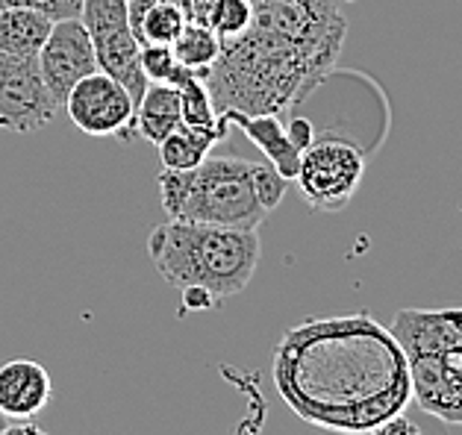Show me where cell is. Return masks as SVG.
Wrapping results in <instances>:
<instances>
[{
  "label": "cell",
  "mask_w": 462,
  "mask_h": 435,
  "mask_svg": "<svg viewBox=\"0 0 462 435\" xmlns=\"http://www.w3.org/2000/svg\"><path fill=\"white\" fill-rule=\"evenodd\" d=\"M6 427H9V418L4 415V412H0V432H4Z\"/></svg>",
  "instance_id": "f1b7e54d"
},
{
  "label": "cell",
  "mask_w": 462,
  "mask_h": 435,
  "mask_svg": "<svg viewBox=\"0 0 462 435\" xmlns=\"http://www.w3.org/2000/svg\"><path fill=\"white\" fill-rule=\"evenodd\" d=\"M218 0H191V15L189 21H198V24H207V18L212 13V6H216Z\"/></svg>",
  "instance_id": "4316f807"
},
{
  "label": "cell",
  "mask_w": 462,
  "mask_h": 435,
  "mask_svg": "<svg viewBox=\"0 0 462 435\" xmlns=\"http://www.w3.org/2000/svg\"><path fill=\"white\" fill-rule=\"evenodd\" d=\"M274 385L303 423L339 435H365L412 403L407 356L368 312L286 330L274 348Z\"/></svg>",
  "instance_id": "6da1fadb"
},
{
  "label": "cell",
  "mask_w": 462,
  "mask_h": 435,
  "mask_svg": "<svg viewBox=\"0 0 462 435\" xmlns=\"http://www.w3.org/2000/svg\"><path fill=\"white\" fill-rule=\"evenodd\" d=\"M160 200L171 221L233 230H259L268 209L256 195V162L242 156H207L191 171H160Z\"/></svg>",
  "instance_id": "5b68a950"
},
{
  "label": "cell",
  "mask_w": 462,
  "mask_h": 435,
  "mask_svg": "<svg viewBox=\"0 0 462 435\" xmlns=\"http://www.w3.org/2000/svg\"><path fill=\"white\" fill-rule=\"evenodd\" d=\"M0 6H21L42 13L51 21H65V18H80L83 0H0Z\"/></svg>",
  "instance_id": "603a6c76"
},
{
  "label": "cell",
  "mask_w": 462,
  "mask_h": 435,
  "mask_svg": "<svg viewBox=\"0 0 462 435\" xmlns=\"http://www.w3.org/2000/svg\"><path fill=\"white\" fill-rule=\"evenodd\" d=\"M221 115H227L230 124L239 127L286 180H295L298 165H300V150L289 141L280 115H245V113H233V109H227V113H221Z\"/></svg>",
  "instance_id": "7c38bea8"
},
{
  "label": "cell",
  "mask_w": 462,
  "mask_h": 435,
  "mask_svg": "<svg viewBox=\"0 0 462 435\" xmlns=\"http://www.w3.org/2000/svg\"><path fill=\"white\" fill-rule=\"evenodd\" d=\"M345 4H354V0H345Z\"/></svg>",
  "instance_id": "f546056e"
},
{
  "label": "cell",
  "mask_w": 462,
  "mask_h": 435,
  "mask_svg": "<svg viewBox=\"0 0 462 435\" xmlns=\"http://www.w3.org/2000/svg\"><path fill=\"white\" fill-rule=\"evenodd\" d=\"M371 435H448V423L419 406L415 409L407 406L398 415H392L380 427L371 430Z\"/></svg>",
  "instance_id": "d6986e66"
},
{
  "label": "cell",
  "mask_w": 462,
  "mask_h": 435,
  "mask_svg": "<svg viewBox=\"0 0 462 435\" xmlns=\"http://www.w3.org/2000/svg\"><path fill=\"white\" fill-rule=\"evenodd\" d=\"M286 136H289V141L295 144V148L303 153L310 148V144L315 141V127H312V121L310 118H303V115H295L286 124Z\"/></svg>",
  "instance_id": "cb8c5ba5"
},
{
  "label": "cell",
  "mask_w": 462,
  "mask_h": 435,
  "mask_svg": "<svg viewBox=\"0 0 462 435\" xmlns=\"http://www.w3.org/2000/svg\"><path fill=\"white\" fill-rule=\"evenodd\" d=\"M171 50H174L177 62L183 65V68L195 71L198 77H204V80H207L212 62H216L218 53H221V39L207 24H198V21H186V27L174 39Z\"/></svg>",
  "instance_id": "e0dca14e"
},
{
  "label": "cell",
  "mask_w": 462,
  "mask_h": 435,
  "mask_svg": "<svg viewBox=\"0 0 462 435\" xmlns=\"http://www.w3.org/2000/svg\"><path fill=\"white\" fill-rule=\"evenodd\" d=\"M230 127L233 124H224V127H216V130H195V127L180 124L171 136H165L160 144H156L162 168L165 171H191V168H198V165L209 156V150L230 136Z\"/></svg>",
  "instance_id": "5bb4252c"
},
{
  "label": "cell",
  "mask_w": 462,
  "mask_h": 435,
  "mask_svg": "<svg viewBox=\"0 0 462 435\" xmlns=\"http://www.w3.org/2000/svg\"><path fill=\"white\" fill-rule=\"evenodd\" d=\"M53 27L51 18L21 6H0V53L9 57H39Z\"/></svg>",
  "instance_id": "9a60e30c"
},
{
  "label": "cell",
  "mask_w": 462,
  "mask_h": 435,
  "mask_svg": "<svg viewBox=\"0 0 462 435\" xmlns=\"http://www.w3.org/2000/svg\"><path fill=\"white\" fill-rule=\"evenodd\" d=\"M168 86H177V95H180V118H183L186 127L216 130V127L230 124L227 115H221L218 109H216V104H212L204 77H198L195 71H189V68H183V65H180Z\"/></svg>",
  "instance_id": "2e32d148"
},
{
  "label": "cell",
  "mask_w": 462,
  "mask_h": 435,
  "mask_svg": "<svg viewBox=\"0 0 462 435\" xmlns=\"http://www.w3.org/2000/svg\"><path fill=\"white\" fill-rule=\"evenodd\" d=\"M186 15L180 13L177 6H168V4H160V0H153L148 6V13L142 18V27H139V48L144 44H174V39L183 32L186 27Z\"/></svg>",
  "instance_id": "ac0fdd59"
},
{
  "label": "cell",
  "mask_w": 462,
  "mask_h": 435,
  "mask_svg": "<svg viewBox=\"0 0 462 435\" xmlns=\"http://www.w3.org/2000/svg\"><path fill=\"white\" fill-rule=\"evenodd\" d=\"M36 62H39V74L44 86H48L51 97L56 100V106H62L71 88L80 83L83 77L97 71L95 48L83 27V21L80 18L53 21Z\"/></svg>",
  "instance_id": "30bf717a"
},
{
  "label": "cell",
  "mask_w": 462,
  "mask_h": 435,
  "mask_svg": "<svg viewBox=\"0 0 462 435\" xmlns=\"http://www.w3.org/2000/svg\"><path fill=\"white\" fill-rule=\"evenodd\" d=\"M365 177V153L345 139H315L300 153V165L295 180L300 186V197L315 212H342L356 197Z\"/></svg>",
  "instance_id": "8992f818"
},
{
  "label": "cell",
  "mask_w": 462,
  "mask_h": 435,
  "mask_svg": "<svg viewBox=\"0 0 462 435\" xmlns=\"http://www.w3.org/2000/svg\"><path fill=\"white\" fill-rule=\"evenodd\" d=\"M148 253L168 285L204 288L221 304L254 280L263 248L256 230L168 221L151 232Z\"/></svg>",
  "instance_id": "3957f363"
},
{
  "label": "cell",
  "mask_w": 462,
  "mask_h": 435,
  "mask_svg": "<svg viewBox=\"0 0 462 435\" xmlns=\"http://www.w3.org/2000/svg\"><path fill=\"white\" fill-rule=\"evenodd\" d=\"M60 113L39 74L36 57L0 53V130L39 132Z\"/></svg>",
  "instance_id": "9c48e42d"
},
{
  "label": "cell",
  "mask_w": 462,
  "mask_h": 435,
  "mask_svg": "<svg viewBox=\"0 0 462 435\" xmlns=\"http://www.w3.org/2000/svg\"><path fill=\"white\" fill-rule=\"evenodd\" d=\"M80 21L92 39L97 71L118 80L130 92L133 104H139L148 88V77L139 65V41L130 32L127 0H83Z\"/></svg>",
  "instance_id": "52a82bcc"
},
{
  "label": "cell",
  "mask_w": 462,
  "mask_h": 435,
  "mask_svg": "<svg viewBox=\"0 0 462 435\" xmlns=\"http://www.w3.org/2000/svg\"><path fill=\"white\" fill-rule=\"evenodd\" d=\"M0 435H48L44 432L39 423H32V421H9V427L0 432Z\"/></svg>",
  "instance_id": "484cf974"
},
{
  "label": "cell",
  "mask_w": 462,
  "mask_h": 435,
  "mask_svg": "<svg viewBox=\"0 0 462 435\" xmlns=\"http://www.w3.org/2000/svg\"><path fill=\"white\" fill-rule=\"evenodd\" d=\"M65 113H69L71 124L95 139H121L133 141L136 130H133V115H136V104H133L130 92L109 74L95 71L77 83L69 97H65Z\"/></svg>",
  "instance_id": "ba28073f"
},
{
  "label": "cell",
  "mask_w": 462,
  "mask_h": 435,
  "mask_svg": "<svg viewBox=\"0 0 462 435\" xmlns=\"http://www.w3.org/2000/svg\"><path fill=\"white\" fill-rule=\"evenodd\" d=\"M53 379L36 359H13L0 367V412L9 421H30L48 409Z\"/></svg>",
  "instance_id": "8fae6325"
},
{
  "label": "cell",
  "mask_w": 462,
  "mask_h": 435,
  "mask_svg": "<svg viewBox=\"0 0 462 435\" xmlns=\"http://www.w3.org/2000/svg\"><path fill=\"white\" fill-rule=\"evenodd\" d=\"M251 27L221 41L209 97L218 113L283 115L330 74L347 21L339 0H251Z\"/></svg>",
  "instance_id": "7a4b0ae2"
},
{
  "label": "cell",
  "mask_w": 462,
  "mask_h": 435,
  "mask_svg": "<svg viewBox=\"0 0 462 435\" xmlns=\"http://www.w3.org/2000/svg\"><path fill=\"white\" fill-rule=\"evenodd\" d=\"M251 18H254L251 0H218L207 18V27L224 41V39L242 36V32L251 27Z\"/></svg>",
  "instance_id": "ffe728a7"
},
{
  "label": "cell",
  "mask_w": 462,
  "mask_h": 435,
  "mask_svg": "<svg viewBox=\"0 0 462 435\" xmlns=\"http://www.w3.org/2000/svg\"><path fill=\"white\" fill-rule=\"evenodd\" d=\"M183 124L180 118V95L177 86L168 83H148L142 100L136 104V115H133V130L148 144H160L165 136Z\"/></svg>",
  "instance_id": "4fadbf2b"
},
{
  "label": "cell",
  "mask_w": 462,
  "mask_h": 435,
  "mask_svg": "<svg viewBox=\"0 0 462 435\" xmlns=\"http://www.w3.org/2000/svg\"><path fill=\"white\" fill-rule=\"evenodd\" d=\"M218 300L204 288H183V312H207L216 309Z\"/></svg>",
  "instance_id": "d4e9b609"
},
{
  "label": "cell",
  "mask_w": 462,
  "mask_h": 435,
  "mask_svg": "<svg viewBox=\"0 0 462 435\" xmlns=\"http://www.w3.org/2000/svg\"><path fill=\"white\" fill-rule=\"evenodd\" d=\"M160 4H168V6H177L180 13H183L186 18L191 15V0H160Z\"/></svg>",
  "instance_id": "83f0119b"
},
{
  "label": "cell",
  "mask_w": 462,
  "mask_h": 435,
  "mask_svg": "<svg viewBox=\"0 0 462 435\" xmlns=\"http://www.w3.org/2000/svg\"><path fill=\"white\" fill-rule=\"evenodd\" d=\"M389 330L407 356L412 403L462 427V306L401 309Z\"/></svg>",
  "instance_id": "277c9868"
},
{
  "label": "cell",
  "mask_w": 462,
  "mask_h": 435,
  "mask_svg": "<svg viewBox=\"0 0 462 435\" xmlns=\"http://www.w3.org/2000/svg\"><path fill=\"white\" fill-rule=\"evenodd\" d=\"M286 186H289V180L274 168L272 162H256V195L268 212H274L280 204H283Z\"/></svg>",
  "instance_id": "7402d4cb"
},
{
  "label": "cell",
  "mask_w": 462,
  "mask_h": 435,
  "mask_svg": "<svg viewBox=\"0 0 462 435\" xmlns=\"http://www.w3.org/2000/svg\"><path fill=\"white\" fill-rule=\"evenodd\" d=\"M139 65L148 83H171L174 71L180 68L171 44H144L139 48Z\"/></svg>",
  "instance_id": "44dd1931"
}]
</instances>
